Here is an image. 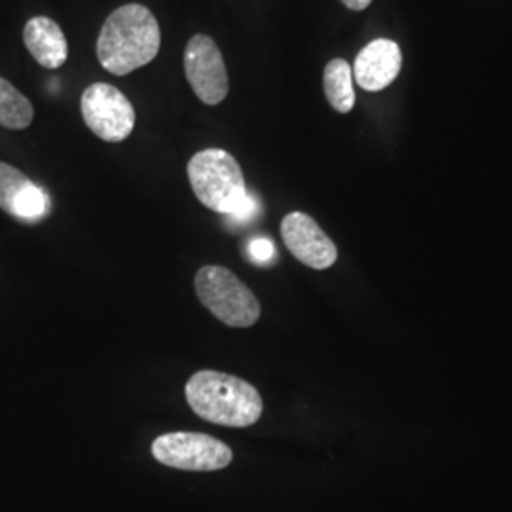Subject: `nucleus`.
I'll return each mask as SVG.
<instances>
[{
	"label": "nucleus",
	"mask_w": 512,
	"mask_h": 512,
	"mask_svg": "<svg viewBox=\"0 0 512 512\" xmlns=\"http://www.w3.org/2000/svg\"><path fill=\"white\" fill-rule=\"evenodd\" d=\"M23 40L33 59L44 69H59L69 57V42L54 19L37 16L23 29Z\"/></svg>",
	"instance_id": "obj_11"
},
{
	"label": "nucleus",
	"mask_w": 512,
	"mask_h": 512,
	"mask_svg": "<svg viewBox=\"0 0 512 512\" xmlns=\"http://www.w3.org/2000/svg\"><path fill=\"white\" fill-rule=\"evenodd\" d=\"M152 456L173 469L209 473L226 469L234 459V452L222 440L211 435L175 431L160 435L152 442Z\"/></svg>",
	"instance_id": "obj_5"
},
{
	"label": "nucleus",
	"mask_w": 512,
	"mask_h": 512,
	"mask_svg": "<svg viewBox=\"0 0 512 512\" xmlns=\"http://www.w3.org/2000/svg\"><path fill=\"white\" fill-rule=\"evenodd\" d=\"M162 46L158 19L143 4H124L105 19L97 38V59L105 71L126 76L156 59Z\"/></svg>",
	"instance_id": "obj_1"
},
{
	"label": "nucleus",
	"mask_w": 512,
	"mask_h": 512,
	"mask_svg": "<svg viewBox=\"0 0 512 512\" xmlns=\"http://www.w3.org/2000/svg\"><path fill=\"white\" fill-rule=\"evenodd\" d=\"M249 256L253 258L255 264H268L270 260H274V243L270 239H253L249 243Z\"/></svg>",
	"instance_id": "obj_14"
},
{
	"label": "nucleus",
	"mask_w": 512,
	"mask_h": 512,
	"mask_svg": "<svg viewBox=\"0 0 512 512\" xmlns=\"http://www.w3.org/2000/svg\"><path fill=\"white\" fill-rule=\"evenodd\" d=\"M323 88L330 107L342 114H348L355 105L353 92V71L346 59H332L325 67Z\"/></svg>",
	"instance_id": "obj_12"
},
{
	"label": "nucleus",
	"mask_w": 512,
	"mask_h": 512,
	"mask_svg": "<svg viewBox=\"0 0 512 512\" xmlns=\"http://www.w3.org/2000/svg\"><path fill=\"white\" fill-rule=\"evenodd\" d=\"M35 120L33 103L14 84L0 76V126L21 131Z\"/></svg>",
	"instance_id": "obj_13"
},
{
	"label": "nucleus",
	"mask_w": 512,
	"mask_h": 512,
	"mask_svg": "<svg viewBox=\"0 0 512 512\" xmlns=\"http://www.w3.org/2000/svg\"><path fill=\"white\" fill-rule=\"evenodd\" d=\"M344 6H348L349 10H355V12H361V10H365L368 8V4L372 2V0H340Z\"/></svg>",
	"instance_id": "obj_16"
},
{
	"label": "nucleus",
	"mask_w": 512,
	"mask_h": 512,
	"mask_svg": "<svg viewBox=\"0 0 512 512\" xmlns=\"http://www.w3.org/2000/svg\"><path fill=\"white\" fill-rule=\"evenodd\" d=\"M186 173L196 198L219 215L234 217L249 198L238 160L222 148H205L194 154Z\"/></svg>",
	"instance_id": "obj_3"
},
{
	"label": "nucleus",
	"mask_w": 512,
	"mask_h": 512,
	"mask_svg": "<svg viewBox=\"0 0 512 512\" xmlns=\"http://www.w3.org/2000/svg\"><path fill=\"white\" fill-rule=\"evenodd\" d=\"M184 74L198 99L215 107L230 92L228 71L215 40L207 35H194L184 50Z\"/></svg>",
	"instance_id": "obj_7"
},
{
	"label": "nucleus",
	"mask_w": 512,
	"mask_h": 512,
	"mask_svg": "<svg viewBox=\"0 0 512 512\" xmlns=\"http://www.w3.org/2000/svg\"><path fill=\"white\" fill-rule=\"evenodd\" d=\"M256 213H258V202H256L255 198H253L251 194H249L247 202H245V205L239 209V213H236V215H234V217H230V219L234 220V222H238V224H243V222L253 219Z\"/></svg>",
	"instance_id": "obj_15"
},
{
	"label": "nucleus",
	"mask_w": 512,
	"mask_h": 512,
	"mask_svg": "<svg viewBox=\"0 0 512 512\" xmlns=\"http://www.w3.org/2000/svg\"><path fill=\"white\" fill-rule=\"evenodd\" d=\"M80 112L93 135L107 143L126 141L135 128L131 101L118 88L105 82H95L84 90Z\"/></svg>",
	"instance_id": "obj_6"
},
{
	"label": "nucleus",
	"mask_w": 512,
	"mask_h": 512,
	"mask_svg": "<svg viewBox=\"0 0 512 512\" xmlns=\"http://www.w3.org/2000/svg\"><path fill=\"white\" fill-rule=\"evenodd\" d=\"M281 238L291 255L313 270H327L338 260L334 241L306 213H289L281 220Z\"/></svg>",
	"instance_id": "obj_8"
},
{
	"label": "nucleus",
	"mask_w": 512,
	"mask_h": 512,
	"mask_svg": "<svg viewBox=\"0 0 512 512\" xmlns=\"http://www.w3.org/2000/svg\"><path fill=\"white\" fill-rule=\"evenodd\" d=\"M0 209L14 219L35 224L52 211L48 192L14 165L0 162Z\"/></svg>",
	"instance_id": "obj_9"
},
{
	"label": "nucleus",
	"mask_w": 512,
	"mask_h": 512,
	"mask_svg": "<svg viewBox=\"0 0 512 512\" xmlns=\"http://www.w3.org/2000/svg\"><path fill=\"white\" fill-rule=\"evenodd\" d=\"M194 287L203 306L226 327L247 329L260 319L262 310L255 293L224 266H203Z\"/></svg>",
	"instance_id": "obj_4"
},
{
	"label": "nucleus",
	"mask_w": 512,
	"mask_h": 512,
	"mask_svg": "<svg viewBox=\"0 0 512 512\" xmlns=\"http://www.w3.org/2000/svg\"><path fill=\"white\" fill-rule=\"evenodd\" d=\"M186 403L202 418L220 427H251L264 403L255 385L219 370H200L184 387Z\"/></svg>",
	"instance_id": "obj_2"
},
{
	"label": "nucleus",
	"mask_w": 512,
	"mask_h": 512,
	"mask_svg": "<svg viewBox=\"0 0 512 512\" xmlns=\"http://www.w3.org/2000/svg\"><path fill=\"white\" fill-rule=\"evenodd\" d=\"M403 54L393 40H374L359 52L353 78L365 92H382L401 73Z\"/></svg>",
	"instance_id": "obj_10"
}]
</instances>
